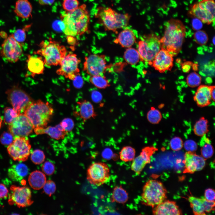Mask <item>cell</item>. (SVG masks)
I'll return each mask as SVG.
<instances>
[{"label": "cell", "instance_id": "obj_1", "mask_svg": "<svg viewBox=\"0 0 215 215\" xmlns=\"http://www.w3.org/2000/svg\"><path fill=\"white\" fill-rule=\"evenodd\" d=\"M61 18L63 24L62 31L67 36L82 35L88 30L90 17L85 4L72 11L63 13Z\"/></svg>", "mask_w": 215, "mask_h": 215}, {"label": "cell", "instance_id": "obj_2", "mask_svg": "<svg viewBox=\"0 0 215 215\" xmlns=\"http://www.w3.org/2000/svg\"><path fill=\"white\" fill-rule=\"evenodd\" d=\"M165 31L160 39L163 48L172 55L181 49L185 36L186 28L180 20L171 19L164 25Z\"/></svg>", "mask_w": 215, "mask_h": 215}, {"label": "cell", "instance_id": "obj_3", "mask_svg": "<svg viewBox=\"0 0 215 215\" xmlns=\"http://www.w3.org/2000/svg\"><path fill=\"white\" fill-rule=\"evenodd\" d=\"M54 113L52 105L41 100L34 101L24 113L34 128H45L51 120Z\"/></svg>", "mask_w": 215, "mask_h": 215}, {"label": "cell", "instance_id": "obj_4", "mask_svg": "<svg viewBox=\"0 0 215 215\" xmlns=\"http://www.w3.org/2000/svg\"><path fill=\"white\" fill-rule=\"evenodd\" d=\"M39 46L40 49L35 53L43 58L44 64L47 66L59 65L66 54L65 47L51 38L42 41Z\"/></svg>", "mask_w": 215, "mask_h": 215}, {"label": "cell", "instance_id": "obj_5", "mask_svg": "<svg viewBox=\"0 0 215 215\" xmlns=\"http://www.w3.org/2000/svg\"><path fill=\"white\" fill-rule=\"evenodd\" d=\"M95 17L106 30L117 33V30L126 27L130 16L128 14H120L110 7H99Z\"/></svg>", "mask_w": 215, "mask_h": 215}, {"label": "cell", "instance_id": "obj_6", "mask_svg": "<svg viewBox=\"0 0 215 215\" xmlns=\"http://www.w3.org/2000/svg\"><path fill=\"white\" fill-rule=\"evenodd\" d=\"M167 191L161 182L150 179L143 187L141 194L142 202L153 208L165 201L167 198Z\"/></svg>", "mask_w": 215, "mask_h": 215}, {"label": "cell", "instance_id": "obj_7", "mask_svg": "<svg viewBox=\"0 0 215 215\" xmlns=\"http://www.w3.org/2000/svg\"><path fill=\"white\" fill-rule=\"evenodd\" d=\"M161 43L157 36L153 34L144 36L138 43L137 50L140 60L151 64L160 50Z\"/></svg>", "mask_w": 215, "mask_h": 215}, {"label": "cell", "instance_id": "obj_8", "mask_svg": "<svg viewBox=\"0 0 215 215\" xmlns=\"http://www.w3.org/2000/svg\"><path fill=\"white\" fill-rule=\"evenodd\" d=\"M215 10L214 0H202L192 5L188 13L191 17L209 24L214 21Z\"/></svg>", "mask_w": 215, "mask_h": 215}, {"label": "cell", "instance_id": "obj_9", "mask_svg": "<svg viewBox=\"0 0 215 215\" xmlns=\"http://www.w3.org/2000/svg\"><path fill=\"white\" fill-rule=\"evenodd\" d=\"M5 93L9 102L19 114L24 113L34 101L27 93L17 85L8 89Z\"/></svg>", "mask_w": 215, "mask_h": 215}, {"label": "cell", "instance_id": "obj_10", "mask_svg": "<svg viewBox=\"0 0 215 215\" xmlns=\"http://www.w3.org/2000/svg\"><path fill=\"white\" fill-rule=\"evenodd\" d=\"M31 145L25 137H15L7 148L8 152L13 160L19 161L26 160L30 154Z\"/></svg>", "mask_w": 215, "mask_h": 215}, {"label": "cell", "instance_id": "obj_11", "mask_svg": "<svg viewBox=\"0 0 215 215\" xmlns=\"http://www.w3.org/2000/svg\"><path fill=\"white\" fill-rule=\"evenodd\" d=\"M110 169L107 165L102 162L92 163L87 171V179L91 184L100 186L105 183L109 178Z\"/></svg>", "mask_w": 215, "mask_h": 215}, {"label": "cell", "instance_id": "obj_12", "mask_svg": "<svg viewBox=\"0 0 215 215\" xmlns=\"http://www.w3.org/2000/svg\"><path fill=\"white\" fill-rule=\"evenodd\" d=\"M109 67L104 55L92 54L85 57L83 70L93 76L103 75Z\"/></svg>", "mask_w": 215, "mask_h": 215}, {"label": "cell", "instance_id": "obj_13", "mask_svg": "<svg viewBox=\"0 0 215 215\" xmlns=\"http://www.w3.org/2000/svg\"><path fill=\"white\" fill-rule=\"evenodd\" d=\"M80 62L76 54L69 53L62 60L56 73L73 80L77 76L80 74L79 68Z\"/></svg>", "mask_w": 215, "mask_h": 215}, {"label": "cell", "instance_id": "obj_14", "mask_svg": "<svg viewBox=\"0 0 215 215\" xmlns=\"http://www.w3.org/2000/svg\"><path fill=\"white\" fill-rule=\"evenodd\" d=\"M8 202L10 205H15L19 207H25L33 202L31 199V192L28 187L12 185Z\"/></svg>", "mask_w": 215, "mask_h": 215}, {"label": "cell", "instance_id": "obj_15", "mask_svg": "<svg viewBox=\"0 0 215 215\" xmlns=\"http://www.w3.org/2000/svg\"><path fill=\"white\" fill-rule=\"evenodd\" d=\"M22 51L21 44L16 40L13 34L6 39L1 45V54L10 62H17Z\"/></svg>", "mask_w": 215, "mask_h": 215}, {"label": "cell", "instance_id": "obj_16", "mask_svg": "<svg viewBox=\"0 0 215 215\" xmlns=\"http://www.w3.org/2000/svg\"><path fill=\"white\" fill-rule=\"evenodd\" d=\"M34 128L24 113L20 114L8 126L10 132L14 138L26 137L32 132Z\"/></svg>", "mask_w": 215, "mask_h": 215}, {"label": "cell", "instance_id": "obj_17", "mask_svg": "<svg viewBox=\"0 0 215 215\" xmlns=\"http://www.w3.org/2000/svg\"><path fill=\"white\" fill-rule=\"evenodd\" d=\"M205 160L202 156L193 152H187L184 156V173H193L202 170L205 165Z\"/></svg>", "mask_w": 215, "mask_h": 215}, {"label": "cell", "instance_id": "obj_18", "mask_svg": "<svg viewBox=\"0 0 215 215\" xmlns=\"http://www.w3.org/2000/svg\"><path fill=\"white\" fill-rule=\"evenodd\" d=\"M188 199L195 215H205L206 213H210L214 209V201H209L205 198L192 196H189Z\"/></svg>", "mask_w": 215, "mask_h": 215}, {"label": "cell", "instance_id": "obj_19", "mask_svg": "<svg viewBox=\"0 0 215 215\" xmlns=\"http://www.w3.org/2000/svg\"><path fill=\"white\" fill-rule=\"evenodd\" d=\"M155 150L153 148L146 147L143 148L140 154L135 157L132 161L131 170L137 174H139L146 165L150 162V157Z\"/></svg>", "mask_w": 215, "mask_h": 215}, {"label": "cell", "instance_id": "obj_20", "mask_svg": "<svg viewBox=\"0 0 215 215\" xmlns=\"http://www.w3.org/2000/svg\"><path fill=\"white\" fill-rule=\"evenodd\" d=\"M172 56L168 50L162 49L157 53L151 64L159 71L164 72L172 66L173 63Z\"/></svg>", "mask_w": 215, "mask_h": 215}, {"label": "cell", "instance_id": "obj_21", "mask_svg": "<svg viewBox=\"0 0 215 215\" xmlns=\"http://www.w3.org/2000/svg\"><path fill=\"white\" fill-rule=\"evenodd\" d=\"M153 213L156 215L182 214L181 211L175 202L165 200L153 207Z\"/></svg>", "mask_w": 215, "mask_h": 215}, {"label": "cell", "instance_id": "obj_22", "mask_svg": "<svg viewBox=\"0 0 215 215\" xmlns=\"http://www.w3.org/2000/svg\"><path fill=\"white\" fill-rule=\"evenodd\" d=\"M34 131L37 135L46 134L53 139L59 140L63 139L67 133L60 124L55 127L48 126L45 128H34Z\"/></svg>", "mask_w": 215, "mask_h": 215}, {"label": "cell", "instance_id": "obj_23", "mask_svg": "<svg viewBox=\"0 0 215 215\" xmlns=\"http://www.w3.org/2000/svg\"><path fill=\"white\" fill-rule=\"evenodd\" d=\"M136 37L131 30L125 28L121 31L114 40L115 43L119 44L122 47H131L136 42Z\"/></svg>", "mask_w": 215, "mask_h": 215}, {"label": "cell", "instance_id": "obj_24", "mask_svg": "<svg viewBox=\"0 0 215 215\" xmlns=\"http://www.w3.org/2000/svg\"><path fill=\"white\" fill-rule=\"evenodd\" d=\"M212 87L205 85L199 86L195 93L194 99L197 105L203 107L208 105L212 100Z\"/></svg>", "mask_w": 215, "mask_h": 215}, {"label": "cell", "instance_id": "obj_25", "mask_svg": "<svg viewBox=\"0 0 215 215\" xmlns=\"http://www.w3.org/2000/svg\"><path fill=\"white\" fill-rule=\"evenodd\" d=\"M78 110L74 112L84 121L96 116L93 105L90 102L84 100L77 102Z\"/></svg>", "mask_w": 215, "mask_h": 215}, {"label": "cell", "instance_id": "obj_26", "mask_svg": "<svg viewBox=\"0 0 215 215\" xmlns=\"http://www.w3.org/2000/svg\"><path fill=\"white\" fill-rule=\"evenodd\" d=\"M27 68L32 76L43 73L44 63L41 57L28 55L27 60Z\"/></svg>", "mask_w": 215, "mask_h": 215}, {"label": "cell", "instance_id": "obj_27", "mask_svg": "<svg viewBox=\"0 0 215 215\" xmlns=\"http://www.w3.org/2000/svg\"><path fill=\"white\" fill-rule=\"evenodd\" d=\"M28 169L24 164L19 163L11 166L8 170L9 177L13 181L20 182L28 174Z\"/></svg>", "mask_w": 215, "mask_h": 215}, {"label": "cell", "instance_id": "obj_28", "mask_svg": "<svg viewBox=\"0 0 215 215\" xmlns=\"http://www.w3.org/2000/svg\"><path fill=\"white\" fill-rule=\"evenodd\" d=\"M32 7L28 0H18L16 3L14 12L18 16L27 19L31 15Z\"/></svg>", "mask_w": 215, "mask_h": 215}, {"label": "cell", "instance_id": "obj_29", "mask_svg": "<svg viewBox=\"0 0 215 215\" xmlns=\"http://www.w3.org/2000/svg\"><path fill=\"white\" fill-rule=\"evenodd\" d=\"M28 182L31 187L35 190H39L43 187L46 181L45 174L36 170L32 172L28 177Z\"/></svg>", "mask_w": 215, "mask_h": 215}, {"label": "cell", "instance_id": "obj_30", "mask_svg": "<svg viewBox=\"0 0 215 215\" xmlns=\"http://www.w3.org/2000/svg\"><path fill=\"white\" fill-rule=\"evenodd\" d=\"M129 199L128 193L121 186H117L113 189L111 196L112 202L124 204Z\"/></svg>", "mask_w": 215, "mask_h": 215}, {"label": "cell", "instance_id": "obj_31", "mask_svg": "<svg viewBox=\"0 0 215 215\" xmlns=\"http://www.w3.org/2000/svg\"><path fill=\"white\" fill-rule=\"evenodd\" d=\"M123 57L126 62L131 65L136 64L140 60L137 50L131 47L126 49L124 52Z\"/></svg>", "mask_w": 215, "mask_h": 215}, {"label": "cell", "instance_id": "obj_32", "mask_svg": "<svg viewBox=\"0 0 215 215\" xmlns=\"http://www.w3.org/2000/svg\"><path fill=\"white\" fill-rule=\"evenodd\" d=\"M89 81L93 85L100 89H105L110 85L109 81L103 75L91 76Z\"/></svg>", "mask_w": 215, "mask_h": 215}, {"label": "cell", "instance_id": "obj_33", "mask_svg": "<svg viewBox=\"0 0 215 215\" xmlns=\"http://www.w3.org/2000/svg\"><path fill=\"white\" fill-rule=\"evenodd\" d=\"M208 122L204 117H202L195 124L194 130L195 134L197 136H204L208 131Z\"/></svg>", "mask_w": 215, "mask_h": 215}, {"label": "cell", "instance_id": "obj_34", "mask_svg": "<svg viewBox=\"0 0 215 215\" xmlns=\"http://www.w3.org/2000/svg\"><path fill=\"white\" fill-rule=\"evenodd\" d=\"M135 150L133 148L130 146H125L120 152L119 158L124 162L132 161L135 157Z\"/></svg>", "mask_w": 215, "mask_h": 215}, {"label": "cell", "instance_id": "obj_35", "mask_svg": "<svg viewBox=\"0 0 215 215\" xmlns=\"http://www.w3.org/2000/svg\"><path fill=\"white\" fill-rule=\"evenodd\" d=\"M148 121L152 124H156L160 122L162 119V114L158 110L152 108L147 114Z\"/></svg>", "mask_w": 215, "mask_h": 215}, {"label": "cell", "instance_id": "obj_36", "mask_svg": "<svg viewBox=\"0 0 215 215\" xmlns=\"http://www.w3.org/2000/svg\"><path fill=\"white\" fill-rule=\"evenodd\" d=\"M19 114L13 108L6 107L4 110V122L9 125L12 123Z\"/></svg>", "mask_w": 215, "mask_h": 215}, {"label": "cell", "instance_id": "obj_37", "mask_svg": "<svg viewBox=\"0 0 215 215\" xmlns=\"http://www.w3.org/2000/svg\"><path fill=\"white\" fill-rule=\"evenodd\" d=\"M186 80L189 86L194 87L200 85L201 82V78L197 73L192 72L188 75Z\"/></svg>", "mask_w": 215, "mask_h": 215}, {"label": "cell", "instance_id": "obj_38", "mask_svg": "<svg viewBox=\"0 0 215 215\" xmlns=\"http://www.w3.org/2000/svg\"><path fill=\"white\" fill-rule=\"evenodd\" d=\"M30 159L36 165H39L44 162L45 159V156L42 150L39 149H36L31 153Z\"/></svg>", "mask_w": 215, "mask_h": 215}, {"label": "cell", "instance_id": "obj_39", "mask_svg": "<svg viewBox=\"0 0 215 215\" xmlns=\"http://www.w3.org/2000/svg\"><path fill=\"white\" fill-rule=\"evenodd\" d=\"M79 5L78 0H64L62 6L66 12L72 11L77 8Z\"/></svg>", "mask_w": 215, "mask_h": 215}, {"label": "cell", "instance_id": "obj_40", "mask_svg": "<svg viewBox=\"0 0 215 215\" xmlns=\"http://www.w3.org/2000/svg\"><path fill=\"white\" fill-rule=\"evenodd\" d=\"M194 38L196 42L201 45L205 44L208 40L206 33L204 31L202 30L196 31L194 34Z\"/></svg>", "mask_w": 215, "mask_h": 215}, {"label": "cell", "instance_id": "obj_41", "mask_svg": "<svg viewBox=\"0 0 215 215\" xmlns=\"http://www.w3.org/2000/svg\"><path fill=\"white\" fill-rule=\"evenodd\" d=\"M201 152L202 156L205 159L210 158L214 153L213 147L210 143H207L202 147Z\"/></svg>", "mask_w": 215, "mask_h": 215}, {"label": "cell", "instance_id": "obj_42", "mask_svg": "<svg viewBox=\"0 0 215 215\" xmlns=\"http://www.w3.org/2000/svg\"><path fill=\"white\" fill-rule=\"evenodd\" d=\"M183 144L182 139L178 136H175L172 138L169 143L171 149L172 150L176 151L181 150L183 147Z\"/></svg>", "mask_w": 215, "mask_h": 215}, {"label": "cell", "instance_id": "obj_43", "mask_svg": "<svg viewBox=\"0 0 215 215\" xmlns=\"http://www.w3.org/2000/svg\"><path fill=\"white\" fill-rule=\"evenodd\" d=\"M43 188L44 193L49 196L53 194L56 190L55 183L50 180L46 181Z\"/></svg>", "mask_w": 215, "mask_h": 215}, {"label": "cell", "instance_id": "obj_44", "mask_svg": "<svg viewBox=\"0 0 215 215\" xmlns=\"http://www.w3.org/2000/svg\"><path fill=\"white\" fill-rule=\"evenodd\" d=\"M13 137L10 133L4 132L0 137V142L3 145L8 146L13 142Z\"/></svg>", "mask_w": 215, "mask_h": 215}, {"label": "cell", "instance_id": "obj_45", "mask_svg": "<svg viewBox=\"0 0 215 215\" xmlns=\"http://www.w3.org/2000/svg\"><path fill=\"white\" fill-rule=\"evenodd\" d=\"M42 169L43 173L47 175H52L55 170L54 165L49 161L44 163L42 166Z\"/></svg>", "mask_w": 215, "mask_h": 215}, {"label": "cell", "instance_id": "obj_46", "mask_svg": "<svg viewBox=\"0 0 215 215\" xmlns=\"http://www.w3.org/2000/svg\"><path fill=\"white\" fill-rule=\"evenodd\" d=\"M183 146L187 152H192L196 151L198 147L196 142L191 139L186 140L183 143Z\"/></svg>", "mask_w": 215, "mask_h": 215}, {"label": "cell", "instance_id": "obj_47", "mask_svg": "<svg viewBox=\"0 0 215 215\" xmlns=\"http://www.w3.org/2000/svg\"><path fill=\"white\" fill-rule=\"evenodd\" d=\"M63 128L67 132L71 131L74 126V122L71 119L69 118L64 119L60 123Z\"/></svg>", "mask_w": 215, "mask_h": 215}, {"label": "cell", "instance_id": "obj_48", "mask_svg": "<svg viewBox=\"0 0 215 215\" xmlns=\"http://www.w3.org/2000/svg\"><path fill=\"white\" fill-rule=\"evenodd\" d=\"M12 34L16 40L20 43L24 42L26 38V33L22 30L18 29Z\"/></svg>", "mask_w": 215, "mask_h": 215}, {"label": "cell", "instance_id": "obj_49", "mask_svg": "<svg viewBox=\"0 0 215 215\" xmlns=\"http://www.w3.org/2000/svg\"><path fill=\"white\" fill-rule=\"evenodd\" d=\"M91 98L93 101L95 103L100 102L102 99L101 93L97 90H93L91 93Z\"/></svg>", "mask_w": 215, "mask_h": 215}, {"label": "cell", "instance_id": "obj_50", "mask_svg": "<svg viewBox=\"0 0 215 215\" xmlns=\"http://www.w3.org/2000/svg\"><path fill=\"white\" fill-rule=\"evenodd\" d=\"M205 198L208 201H214L215 197L214 190L211 188L207 189L205 191Z\"/></svg>", "mask_w": 215, "mask_h": 215}, {"label": "cell", "instance_id": "obj_51", "mask_svg": "<svg viewBox=\"0 0 215 215\" xmlns=\"http://www.w3.org/2000/svg\"><path fill=\"white\" fill-rule=\"evenodd\" d=\"M73 81V85L76 88H80L83 85L84 81L80 74L77 76Z\"/></svg>", "mask_w": 215, "mask_h": 215}, {"label": "cell", "instance_id": "obj_52", "mask_svg": "<svg viewBox=\"0 0 215 215\" xmlns=\"http://www.w3.org/2000/svg\"><path fill=\"white\" fill-rule=\"evenodd\" d=\"M8 193V191L6 186L0 183V199L7 197Z\"/></svg>", "mask_w": 215, "mask_h": 215}, {"label": "cell", "instance_id": "obj_53", "mask_svg": "<svg viewBox=\"0 0 215 215\" xmlns=\"http://www.w3.org/2000/svg\"><path fill=\"white\" fill-rule=\"evenodd\" d=\"M113 154L112 151L110 148H106L102 151V156L104 158H110L112 156Z\"/></svg>", "mask_w": 215, "mask_h": 215}, {"label": "cell", "instance_id": "obj_54", "mask_svg": "<svg viewBox=\"0 0 215 215\" xmlns=\"http://www.w3.org/2000/svg\"><path fill=\"white\" fill-rule=\"evenodd\" d=\"M67 40L68 44L71 46H75L78 43V40L74 36H67Z\"/></svg>", "mask_w": 215, "mask_h": 215}, {"label": "cell", "instance_id": "obj_55", "mask_svg": "<svg viewBox=\"0 0 215 215\" xmlns=\"http://www.w3.org/2000/svg\"><path fill=\"white\" fill-rule=\"evenodd\" d=\"M55 0H39V3L41 5H50L52 4Z\"/></svg>", "mask_w": 215, "mask_h": 215}, {"label": "cell", "instance_id": "obj_56", "mask_svg": "<svg viewBox=\"0 0 215 215\" xmlns=\"http://www.w3.org/2000/svg\"><path fill=\"white\" fill-rule=\"evenodd\" d=\"M190 64L188 63H185L183 65L182 68L184 72H187L188 71L191 67Z\"/></svg>", "mask_w": 215, "mask_h": 215}, {"label": "cell", "instance_id": "obj_57", "mask_svg": "<svg viewBox=\"0 0 215 215\" xmlns=\"http://www.w3.org/2000/svg\"><path fill=\"white\" fill-rule=\"evenodd\" d=\"M211 95L212 99L213 100V101H214L215 96V88L214 87H212Z\"/></svg>", "mask_w": 215, "mask_h": 215}, {"label": "cell", "instance_id": "obj_58", "mask_svg": "<svg viewBox=\"0 0 215 215\" xmlns=\"http://www.w3.org/2000/svg\"><path fill=\"white\" fill-rule=\"evenodd\" d=\"M212 43L214 45H215V37H214L212 39Z\"/></svg>", "mask_w": 215, "mask_h": 215}, {"label": "cell", "instance_id": "obj_59", "mask_svg": "<svg viewBox=\"0 0 215 215\" xmlns=\"http://www.w3.org/2000/svg\"><path fill=\"white\" fill-rule=\"evenodd\" d=\"M2 119L0 116V129L1 127V124H2Z\"/></svg>", "mask_w": 215, "mask_h": 215}]
</instances>
